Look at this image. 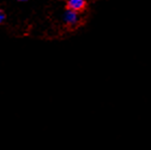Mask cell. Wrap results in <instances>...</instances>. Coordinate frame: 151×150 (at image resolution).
Instances as JSON below:
<instances>
[{
    "instance_id": "cell-1",
    "label": "cell",
    "mask_w": 151,
    "mask_h": 150,
    "mask_svg": "<svg viewBox=\"0 0 151 150\" xmlns=\"http://www.w3.org/2000/svg\"><path fill=\"white\" fill-rule=\"evenodd\" d=\"M88 8V3L85 0H67L66 10L73 13H82Z\"/></svg>"
}]
</instances>
